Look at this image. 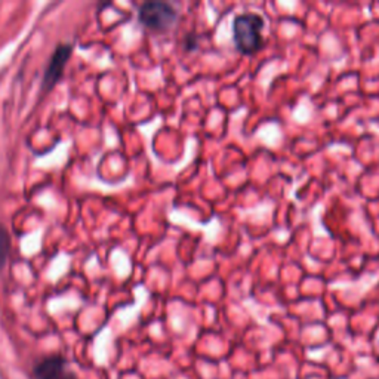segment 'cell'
<instances>
[{
    "mask_svg": "<svg viewBox=\"0 0 379 379\" xmlns=\"http://www.w3.org/2000/svg\"><path fill=\"white\" fill-rule=\"evenodd\" d=\"M138 18L145 25L147 29L156 31L169 30L178 20V12L172 5L163 2H147L141 6Z\"/></svg>",
    "mask_w": 379,
    "mask_h": 379,
    "instance_id": "obj_2",
    "label": "cell"
},
{
    "mask_svg": "<svg viewBox=\"0 0 379 379\" xmlns=\"http://www.w3.org/2000/svg\"><path fill=\"white\" fill-rule=\"evenodd\" d=\"M36 376L37 379H76L67 369L64 360L59 357H50L42 362L36 368Z\"/></svg>",
    "mask_w": 379,
    "mask_h": 379,
    "instance_id": "obj_4",
    "label": "cell"
},
{
    "mask_svg": "<svg viewBox=\"0 0 379 379\" xmlns=\"http://www.w3.org/2000/svg\"><path fill=\"white\" fill-rule=\"evenodd\" d=\"M71 54V46L70 45H61L55 49L54 55L50 57L49 66L46 69L45 78H43V91H49L50 87H54L58 79L61 78L62 70H64L67 61Z\"/></svg>",
    "mask_w": 379,
    "mask_h": 379,
    "instance_id": "obj_3",
    "label": "cell"
},
{
    "mask_svg": "<svg viewBox=\"0 0 379 379\" xmlns=\"http://www.w3.org/2000/svg\"><path fill=\"white\" fill-rule=\"evenodd\" d=\"M10 252V237L5 227L0 224V270L5 267Z\"/></svg>",
    "mask_w": 379,
    "mask_h": 379,
    "instance_id": "obj_5",
    "label": "cell"
},
{
    "mask_svg": "<svg viewBox=\"0 0 379 379\" xmlns=\"http://www.w3.org/2000/svg\"><path fill=\"white\" fill-rule=\"evenodd\" d=\"M264 20L258 14H240L234 18L233 22V41L238 52L250 55L257 52L262 45V30Z\"/></svg>",
    "mask_w": 379,
    "mask_h": 379,
    "instance_id": "obj_1",
    "label": "cell"
}]
</instances>
